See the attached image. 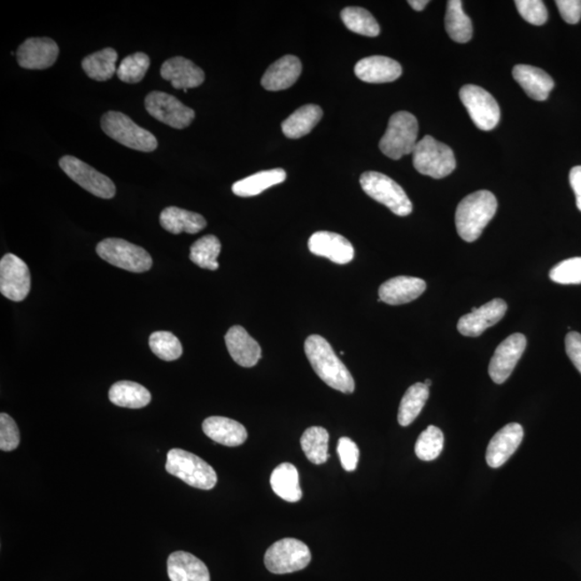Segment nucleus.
<instances>
[{
	"mask_svg": "<svg viewBox=\"0 0 581 581\" xmlns=\"http://www.w3.org/2000/svg\"><path fill=\"white\" fill-rule=\"evenodd\" d=\"M523 428L519 423H509L500 430L488 445L485 459L489 467L498 469L507 462L523 443Z\"/></svg>",
	"mask_w": 581,
	"mask_h": 581,
	"instance_id": "nucleus-17",
	"label": "nucleus"
},
{
	"mask_svg": "<svg viewBox=\"0 0 581 581\" xmlns=\"http://www.w3.org/2000/svg\"><path fill=\"white\" fill-rule=\"evenodd\" d=\"M102 128L110 138L137 151L152 152L158 139L149 130L140 128L127 114L109 112L102 118Z\"/></svg>",
	"mask_w": 581,
	"mask_h": 581,
	"instance_id": "nucleus-6",
	"label": "nucleus"
},
{
	"mask_svg": "<svg viewBox=\"0 0 581 581\" xmlns=\"http://www.w3.org/2000/svg\"><path fill=\"white\" fill-rule=\"evenodd\" d=\"M413 163L417 172L434 179L449 176L457 167L452 148L432 136L423 137L415 145Z\"/></svg>",
	"mask_w": 581,
	"mask_h": 581,
	"instance_id": "nucleus-5",
	"label": "nucleus"
},
{
	"mask_svg": "<svg viewBox=\"0 0 581 581\" xmlns=\"http://www.w3.org/2000/svg\"><path fill=\"white\" fill-rule=\"evenodd\" d=\"M118 53L112 48H106L85 58L82 68L89 78L95 81H107L117 73Z\"/></svg>",
	"mask_w": 581,
	"mask_h": 581,
	"instance_id": "nucleus-33",
	"label": "nucleus"
},
{
	"mask_svg": "<svg viewBox=\"0 0 581 581\" xmlns=\"http://www.w3.org/2000/svg\"><path fill=\"white\" fill-rule=\"evenodd\" d=\"M569 183L576 197V205L581 212V167H575L569 173Z\"/></svg>",
	"mask_w": 581,
	"mask_h": 581,
	"instance_id": "nucleus-47",
	"label": "nucleus"
},
{
	"mask_svg": "<svg viewBox=\"0 0 581 581\" xmlns=\"http://www.w3.org/2000/svg\"><path fill=\"white\" fill-rule=\"evenodd\" d=\"M360 183L369 198L384 205L394 214L406 217L412 213V202L403 188L393 179L377 172H368L360 176Z\"/></svg>",
	"mask_w": 581,
	"mask_h": 581,
	"instance_id": "nucleus-7",
	"label": "nucleus"
},
{
	"mask_svg": "<svg viewBox=\"0 0 581 581\" xmlns=\"http://www.w3.org/2000/svg\"><path fill=\"white\" fill-rule=\"evenodd\" d=\"M270 485L274 492L287 502L297 503L303 497L297 468L290 463H283L270 476Z\"/></svg>",
	"mask_w": 581,
	"mask_h": 581,
	"instance_id": "nucleus-28",
	"label": "nucleus"
},
{
	"mask_svg": "<svg viewBox=\"0 0 581 581\" xmlns=\"http://www.w3.org/2000/svg\"><path fill=\"white\" fill-rule=\"evenodd\" d=\"M59 167L70 179L95 197L105 199L114 197L115 185L112 180L82 162L81 159L66 155L59 159Z\"/></svg>",
	"mask_w": 581,
	"mask_h": 581,
	"instance_id": "nucleus-11",
	"label": "nucleus"
},
{
	"mask_svg": "<svg viewBox=\"0 0 581 581\" xmlns=\"http://www.w3.org/2000/svg\"><path fill=\"white\" fill-rule=\"evenodd\" d=\"M337 453L345 470L353 472V470L357 469L360 450L353 440L348 438H340L338 440Z\"/></svg>",
	"mask_w": 581,
	"mask_h": 581,
	"instance_id": "nucleus-44",
	"label": "nucleus"
},
{
	"mask_svg": "<svg viewBox=\"0 0 581 581\" xmlns=\"http://www.w3.org/2000/svg\"><path fill=\"white\" fill-rule=\"evenodd\" d=\"M402 66L387 57H369L360 59L354 67L355 76L368 83L393 82L402 76Z\"/></svg>",
	"mask_w": 581,
	"mask_h": 581,
	"instance_id": "nucleus-21",
	"label": "nucleus"
},
{
	"mask_svg": "<svg viewBox=\"0 0 581 581\" xmlns=\"http://www.w3.org/2000/svg\"><path fill=\"white\" fill-rule=\"evenodd\" d=\"M566 354L581 374V334L569 332L565 337Z\"/></svg>",
	"mask_w": 581,
	"mask_h": 581,
	"instance_id": "nucleus-46",
	"label": "nucleus"
},
{
	"mask_svg": "<svg viewBox=\"0 0 581 581\" xmlns=\"http://www.w3.org/2000/svg\"><path fill=\"white\" fill-rule=\"evenodd\" d=\"M513 76L529 97L535 100H546L553 91L554 82L543 69L530 65H515Z\"/></svg>",
	"mask_w": 581,
	"mask_h": 581,
	"instance_id": "nucleus-25",
	"label": "nucleus"
},
{
	"mask_svg": "<svg viewBox=\"0 0 581 581\" xmlns=\"http://www.w3.org/2000/svg\"><path fill=\"white\" fill-rule=\"evenodd\" d=\"M57 43L50 38H29L19 47L17 58L25 69H46L53 66L58 58Z\"/></svg>",
	"mask_w": 581,
	"mask_h": 581,
	"instance_id": "nucleus-16",
	"label": "nucleus"
},
{
	"mask_svg": "<svg viewBox=\"0 0 581 581\" xmlns=\"http://www.w3.org/2000/svg\"><path fill=\"white\" fill-rule=\"evenodd\" d=\"M427 289L424 280L399 275L388 280L379 288V299L389 305H403L417 299Z\"/></svg>",
	"mask_w": 581,
	"mask_h": 581,
	"instance_id": "nucleus-22",
	"label": "nucleus"
},
{
	"mask_svg": "<svg viewBox=\"0 0 581 581\" xmlns=\"http://www.w3.org/2000/svg\"><path fill=\"white\" fill-rule=\"evenodd\" d=\"M424 384L427 385L428 388L430 387V384H432V382H430V379L425 380Z\"/></svg>",
	"mask_w": 581,
	"mask_h": 581,
	"instance_id": "nucleus-49",
	"label": "nucleus"
},
{
	"mask_svg": "<svg viewBox=\"0 0 581 581\" xmlns=\"http://www.w3.org/2000/svg\"><path fill=\"white\" fill-rule=\"evenodd\" d=\"M561 16L569 24H577L581 19L580 0H557L555 2Z\"/></svg>",
	"mask_w": 581,
	"mask_h": 581,
	"instance_id": "nucleus-45",
	"label": "nucleus"
},
{
	"mask_svg": "<svg viewBox=\"0 0 581 581\" xmlns=\"http://www.w3.org/2000/svg\"><path fill=\"white\" fill-rule=\"evenodd\" d=\"M170 581H210L206 564L185 551H176L167 560Z\"/></svg>",
	"mask_w": 581,
	"mask_h": 581,
	"instance_id": "nucleus-24",
	"label": "nucleus"
},
{
	"mask_svg": "<svg viewBox=\"0 0 581 581\" xmlns=\"http://www.w3.org/2000/svg\"><path fill=\"white\" fill-rule=\"evenodd\" d=\"M225 344L230 357L240 367L253 368L262 357V349L243 327L235 325L225 335Z\"/></svg>",
	"mask_w": 581,
	"mask_h": 581,
	"instance_id": "nucleus-19",
	"label": "nucleus"
},
{
	"mask_svg": "<svg viewBox=\"0 0 581 581\" xmlns=\"http://www.w3.org/2000/svg\"><path fill=\"white\" fill-rule=\"evenodd\" d=\"M302 74V63L294 55H285L270 65L262 78V87L267 91H283L298 81Z\"/></svg>",
	"mask_w": 581,
	"mask_h": 581,
	"instance_id": "nucleus-23",
	"label": "nucleus"
},
{
	"mask_svg": "<svg viewBox=\"0 0 581 581\" xmlns=\"http://www.w3.org/2000/svg\"><path fill=\"white\" fill-rule=\"evenodd\" d=\"M159 222L172 234H197L207 225L203 215L178 207L165 208L159 215Z\"/></svg>",
	"mask_w": 581,
	"mask_h": 581,
	"instance_id": "nucleus-27",
	"label": "nucleus"
},
{
	"mask_svg": "<svg viewBox=\"0 0 581 581\" xmlns=\"http://www.w3.org/2000/svg\"><path fill=\"white\" fill-rule=\"evenodd\" d=\"M461 0H449L445 12V27L450 38L455 43H469L473 36V24L465 14Z\"/></svg>",
	"mask_w": 581,
	"mask_h": 581,
	"instance_id": "nucleus-32",
	"label": "nucleus"
},
{
	"mask_svg": "<svg viewBox=\"0 0 581 581\" xmlns=\"http://www.w3.org/2000/svg\"><path fill=\"white\" fill-rule=\"evenodd\" d=\"M525 348L527 338L520 333L510 335L499 345L489 364V375L495 383L502 384L510 377Z\"/></svg>",
	"mask_w": 581,
	"mask_h": 581,
	"instance_id": "nucleus-14",
	"label": "nucleus"
},
{
	"mask_svg": "<svg viewBox=\"0 0 581 581\" xmlns=\"http://www.w3.org/2000/svg\"><path fill=\"white\" fill-rule=\"evenodd\" d=\"M100 258L109 264L132 273L148 272L152 267V258L139 245L120 238H107L97 248Z\"/></svg>",
	"mask_w": 581,
	"mask_h": 581,
	"instance_id": "nucleus-8",
	"label": "nucleus"
},
{
	"mask_svg": "<svg viewBox=\"0 0 581 581\" xmlns=\"http://www.w3.org/2000/svg\"><path fill=\"white\" fill-rule=\"evenodd\" d=\"M144 106L151 117L177 129L190 127L195 119L193 109L185 106L180 100L167 93H150L145 97Z\"/></svg>",
	"mask_w": 581,
	"mask_h": 581,
	"instance_id": "nucleus-12",
	"label": "nucleus"
},
{
	"mask_svg": "<svg viewBox=\"0 0 581 581\" xmlns=\"http://www.w3.org/2000/svg\"><path fill=\"white\" fill-rule=\"evenodd\" d=\"M150 67V58L143 52L128 55L119 65L117 74L125 83H138L144 78Z\"/></svg>",
	"mask_w": 581,
	"mask_h": 581,
	"instance_id": "nucleus-39",
	"label": "nucleus"
},
{
	"mask_svg": "<svg viewBox=\"0 0 581 581\" xmlns=\"http://www.w3.org/2000/svg\"><path fill=\"white\" fill-rule=\"evenodd\" d=\"M345 27L355 34L368 37H377L380 27L368 10L360 7L345 8L340 14Z\"/></svg>",
	"mask_w": 581,
	"mask_h": 581,
	"instance_id": "nucleus-37",
	"label": "nucleus"
},
{
	"mask_svg": "<svg viewBox=\"0 0 581 581\" xmlns=\"http://www.w3.org/2000/svg\"><path fill=\"white\" fill-rule=\"evenodd\" d=\"M506 312L507 304L505 300L495 298L482 307H474L472 313L464 314L459 320L458 330L463 337H480L485 329L500 322Z\"/></svg>",
	"mask_w": 581,
	"mask_h": 581,
	"instance_id": "nucleus-15",
	"label": "nucleus"
},
{
	"mask_svg": "<svg viewBox=\"0 0 581 581\" xmlns=\"http://www.w3.org/2000/svg\"><path fill=\"white\" fill-rule=\"evenodd\" d=\"M410 7H412L415 12H422V10L428 6V0H410L408 2Z\"/></svg>",
	"mask_w": 581,
	"mask_h": 581,
	"instance_id": "nucleus-48",
	"label": "nucleus"
},
{
	"mask_svg": "<svg viewBox=\"0 0 581 581\" xmlns=\"http://www.w3.org/2000/svg\"><path fill=\"white\" fill-rule=\"evenodd\" d=\"M305 353L309 363L329 387L345 394L355 389L354 379L345 365L335 354L332 345L320 335H312L305 342Z\"/></svg>",
	"mask_w": 581,
	"mask_h": 581,
	"instance_id": "nucleus-1",
	"label": "nucleus"
},
{
	"mask_svg": "<svg viewBox=\"0 0 581 581\" xmlns=\"http://www.w3.org/2000/svg\"><path fill=\"white\" fill-rule=\"evenodd\" d=\"M460 98L476 127L484 132L497 128L500 110L497 100L488 91L477 85H464L461 89Z\"/></svg>",
	"mask_w": 581,
	"mask_h": 581,
	"instance_id": "nucleus-10",
	"label": "nucleus"
},
{
	"mask_svg": "<svg viewBox=\"0 0 581 581\" xmlns=\"http://www.w3.org/2000/svg\"><path fill=\"white\" fill-rule=\"evenodd\" d=\"M312 561V554L303 542L295 538H283L270 546L265 554L264 562L270 573L283 575L298 572Z\"/></svg>",
	"mask_w": 581,
	"mask_h": 581,
	"instance_id": "nucleus-9",
	"label": "nucleus"
},
{
	"mask_svg": "<svg viewBox=\"0 0 581 581\" xmlns=\"http://www.w3.org/2000/svg\"><path fill=\"white\" fill-rule=\"evenodd\" d=\"M520 16L525 21L533 25H543L547 22L548 12L545 4L540 0H517L515 2Z\"/></svg>",
	"mask_w": 581,
	"mask_h": 581,
	"instance_id": "nucleus-42",
	"label": "nucleus"
},
{
	"mask_svg": "<svg viewBox=\"0 0 581 581\" xmlns=\"http://www.w3.org/2000/svg\"><path fill=\"white\" fill-rule=\"evenodd\" d=\"M161 76L172 83L177 89H184L187 93L189 89L198 88L205 81V74L188 58L176 57L169 58L162 65Z\"/></svg>",
	"mask_w": 581,
	"mask_h": 581,
	"instance_id": "nucleus-20",
	"label": "nucleus"
},
{
	"mask_svg": "<svg viewBox=\"0 0 581 581\" xmlns=\"http://www.w3.org/2000/svg\"><path fill=\"white\" fill-rule=\"evenodd\" d=\"M322 109L315 105L300 107L283 123V132L288 138L306 136L322 119Z\"/></svg>",
	"mask_w": 581,
	"mask_h": 581,
	"instance_id": "nucleus-30",
	"label": "nucleus"
},
{
	"mask_svg": "<svg viewBox=\"0 0 581 581\" xmlns=\"http://www.w3.org/2000/svg\"><path fill=\"white\" fill-rule=\"evenodd\" d=\"M444 448V434L438 428L430 425L419 436L414 452L420 460L430 462L438 459Z\"/></svg>",
	"mask_w": 581,
	"mask_h": 581,
	"instance_id": "nucleus-38",
	"label": "nucleus"
},
{
	"mask_svg": "<svg viewBox=\"0 0 581 581\" xmlns=\"http://www.w3.org/2000/svg\"><path fill=\"white\" fill-rule=\"evenodd\" d=\"M418 133L419 125L414 114L406 112L394 113L380 140L379 148L385 157L397 161L414 152L418 143Z\"/></svg>",
	"mask_w": 581,
	"mask_h": 581,
	"instance_id": "nucleus-4",
	"label": "nucleus"
},
{
	"mask_svg": "<svg viewBox=\"0 0 581 581\" xmlns=\"http://www.w3.org/2000/svg\"><path fill=\"white\" fill-rule=\"evenodd\" d=\"M167 470L182 482L200 490H212L217 484V473L203 459L182 449L167 453Z\"/></svg>",
	"mask_w": 581,
	"mask_h": 581,
	"instance_id": "nucleus-3",
	"label": "nucleus"
},
{
	"mask_svg": "<svg viewBox=\"0 0 581 581\" xmlns=\"http://www.w3.org/2000/svg\"><path fill=\"white\" fill-rule=\"evenodd\" d=\"M497 209L498 200L489 191L475 192L461 200L455 212V227L460 237L468 243L477 240Z\"/></svg>",
	"mask_w": 581,
	"mask_h": 581,
	"instance_id": "nucleus-2",
	"label": "nucleus"
},
{
	"mask_svg": "<svg viewBox=\"0 0 581 581\" xmlns=\"http://www.w3.org/2000/svg\"><path fill=\"white\" fill-rule=\"evenodd\" d=\"M430 397V391L424 383H415L409 387L402 400H400L399 409V423L402 427H408L412 424L424 407L425 403Z\"/></svg>",
	"mask_w": 581,
	"mask_h": 581,
	"instance_id": "nucleus-34",
	"label": "nucleus"
},
{
	"mask_svg": "<svg viewBox=\"0 0 581 581\" xmlns=\"http://www.w3.org/2000/svg\"><path fill=\"white\" fill-rule=\"evenodd\" d=\"M21 440L16 421L9 414H0V449L3 452H12L17 449Z\"/></svg>",
	"mask_w": 581,
	"mask_h": 581,
	"instance_id": "nucleus-43",
	"label": "nucleus"
},
{
	"mask_svg": "<svg viewBox=\"0 0 581 581\" xmlns=\"http://www.w3.org/2000/svg\"><path fill=\"white\" fill-rule=\"evenodd\" d=\"M31 290V273L24 260L9 253L0 260V292L13 302H22Z\"/></svg>",
	"mask_w": 581,
	"mask_h": 581,
	"instance_id": "nucleus-13",
	"label": "nucleus"
},
{
	"mask_svg": "<svg viewBox=\"0 0 581 581\" xmlns=\"http://www.w3.org/2000/svg\"><path fill=\"white\" fill-rule=\"evenodd\" d=\"M285 179H287V173L282 168L264 170L235 182L232 191L240 198L257 197L265 190L283 183Z\"/></svg>",
	"mask_w": 581,
	"mask_h": 581,
	"instance_id": "nucleus-29",
	"label": "nucleus"
},
{
	"mask_svg": "<svg viewBox=\"0 0 581 581\" xmlns=\"http://www.w3.org/2000/svg\"><path fill=\"white\" fill-rule=\"evenodd\" d=\"M310 252L328 258L337 264H348L354 258L352 243L342 235L332 232H317L309 238Z\"/></svg>",
	"mask_w": 581,
	"mask_h": 581,
	"instance_id": "nucleus-18",
	"label": "nucleus"
},
{
	"mask_svg": "<svg viewBox=\"0 0 581 581\" xmlns=\"http://www.w3.org/2000/svg\"><path fill=\"white\" fill-rule=\"evenodd\" d=\"M204 433L215 443L237 447L248 438L247 430L242 423L225 417H209L203 423Z\"/></svg>",
	"mask_w": 581,
	"mask_h": 581,
	"instance_id": "nucleus-26",
	"label": "nucleus"
},
{
	"mask_svg": "<svg viewBox=\"0 0 581 581\" xmlns=\"http://www.w3.org/2000/svg\"><path fill=\"white\" fill-rule=\"evenodd\" d=\"M151 393L142 384L133 382H119L109 391V399L119 407L139 409L151 402Z\"/></svg>",
	"mask_w": 581,
	"mask_h": 581,
	"instance_id": "nucleus-31",
	"label": "nucleus"
},
{
	"mask_svg": "<svg viewBox=\"0 0 581 581\" xmlns=\"http://www.w3.org/2000/svg\"><path fill=\"white\" fill-rule=\"evenodd\" d=\"M221 252V243L220 240L213 236V235H207L195 242L190 252V259L198 267L209 269L217 270L219 268L218 257Z\"/></svg>",
	"mask_w": 581,
	"mask_h": 581,
	"instance_id": "nucleus-36",
	"label": "nucleus"
},
{
	"mask_svg": "<svg viewBox=\"0 0 581 581\" xmlns=\"http://www.w3.org/2000/svg\"><path fill=\"white\" fill-rule=\"evenodd\" d=\"M549 277L555 283L580 284L581 283V258H572L555 265L550 270Z\"/></svg>",
	"mask_w": 581,
	"mask_h": 581,
	"instance_id": "nucleus-41",
	"label": "nucleus"
},
{
	"mask_svg": "<svg viewBox=\"0 0 581 581\" xmlns=\"http://www.w3.org/2000/svg\"><path fill=\"white\" fill-rule=\"evenodd\" d=\"M149 345L158 358L164 360H176L182 355V345L170 332H155L150 337Z\"/></svg>",
	"mask_w": 581,
	"mask_h": 581,
	"instance_id": "nucleus-40",
	"label": "nucleus"
},
{
	"mask_svg": "<svg viewBox=\"0 0 581 581\" xmlns=\"http://www.w3.org/2000/svg\"><path fill=\"white\" fill-rule=\"evenodd\" d=\"M329 433L324 428L313 427L305 430L300 445L310 462L320 465L327 462L329 454Z\"/></svg>",
	"mask_w": 581,
	"mask_h": 581,
	"instance_id": "nucleus-35",
	"label": "nucleus"
}]
</instances>
